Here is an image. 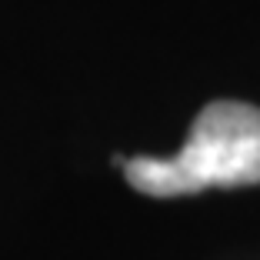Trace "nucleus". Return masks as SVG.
Instances as JSON below:
<instances>
[{
  "label": "nucleus",
  "mask_w": 260,
  "mask_h": 260,
  "mask_svg": "<svg viewBox=\"0 0 260 260\" xmlns=\"http://www.w3.org/2000/svg\"><path fill=\"white\" fill-rule=\"evenodd\" d=\"M127 184L150 197H187L207 187L260 184V107L210 100L174 157L123 160Z\"/></svg>",
  "instance_id": "f257e3e1"
}]
</instances>
